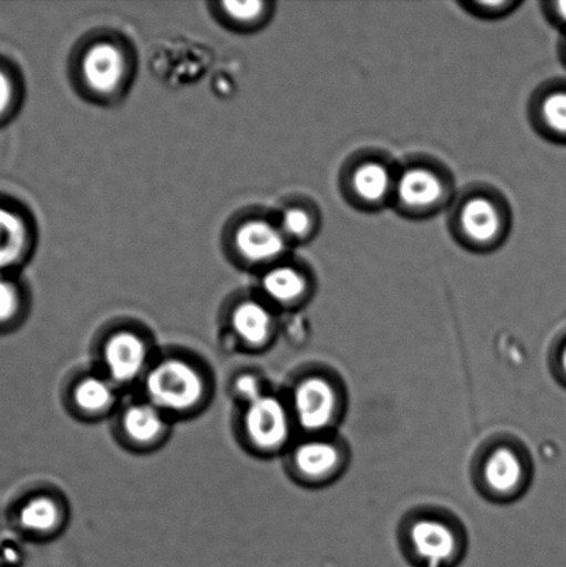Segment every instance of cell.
<instances>
[{
	"label": "cell",
	"instance_id": "6da1fadb",
	"mask_svg": "<svg viewBox=\"0 0 566 567\" xmlns=\"http://www.w3.org/2000/svg\"><path fill=\"white\" fill-rule=\"evenodd\" d=\"M146 391L155 408L181 413L196 408L203 399L204 381L192 364L172 359L150 372Z\"/></svg>",
	"mask_w": 566,
	"mask_h": 567
},
{
	"label": "cell",
	"instance_id": "7a4b0ae2",
	"mask_svg": "<svg viewBox=\"0 0 566 567\" xmlns=\"http://www.w3.org/2000/svg\"><path fill=\"white\" fill-rule=\"evenodd\" d=\"M247 435L255 446L263 450L279 449L290 435V422L279 400L263 396L248 404L246 413Z\"/></svg>",
	"mask_w": 566,
	"mask_h": 567
},
{
	"label": "cell",
	"instance_id": "3957f363",
	"mask_svg": "<svg viewBox=\"0 0 566 567\" xmlns=\"http://www.w3.org/2000/svg\"><path fill=\"white\" fill-rule=\"evenodd\" d=\"M126 63L119 47L110 42H100L88 49L83 55L81 72L92 92L110 94L120 87L124 80Z\"/></svg>",
	"mask_w": 566,
	"mask_h": 567
},
{
	"label": "cell",
	"instance_id": "277c9868",
	"mask_svg": "<svg viewBox=\"0 0 566 567\" xmlns=\"http://www.w3.org/2000/svg\"><path fill=\"white\" fill-rule=\"evenodd\" d=\"M235 247L247 262L266 265L275 262L285 254L287 237L280 227L268 220H248L238 227Z\"/></svg>",
	"mask_w": 566,
	"mask_h": 567
},
{
	"label": "cell",
	"instance_id": "5b68a950",
	"mask_svg": "<svg viewBox=\"0 0 566 567\" xmlns=\"http://www.w3.org/2000/svg\"><path fill=\"white\" fill-rule=\"evenodd\" d=\"M335 389L321 378H309L301 382L294 394V409L299 424L307 431L323 430L336 413Z\"/></svg>",
	"mask_w": 566,
	"mask_h": 567
},
{
	"label": "cell",
	"instance_id": "8992f818",
	"mask_svg": "<svg viewBox=\"0 0 566 567\" xmlns=\"http://www.w3.org/2000/svg\"><path fill=\"white\" fill-rule=\"evenodd\" d=\"M415 555L425 567H446L456 553V538L446 525L420 520L410 532Z\"/></svg>",
	"mask_w": 566,
	"mask_h": 567
},
{
	"label": "cell",
	"instance_id": "52a82bcc",
	"mask_svg": "<svg viewBox=\"0 0 566 567\" xmlns=\"http://www.w3.org/2000/svg\"><path fill=\"white\" fill-rule=\"evenodd\" d=\"M146 344L132 332H119L104 348V361L111 377L119 382H130L141 374L146 364Z\"/></svg>",
	"mask_w": 566,
	"mask_h": 567
},
{
	"label": "cell",
	"instance_id": "ba28073f",
	"mask_svg": "<svg viewBox=\"0 0 566 567\" xmlns=\"http://www.w3.org/2000/svg\"><path fill=\"white\" fill-rule=\"evenodd\" d=\"M399 202L412 210H430L442 202L445 186L441 177L426 168H409L397 183Z\"/></svg>",
	"mask_w": 566,
	"mask_h": 567
},
{
	"label": "cell",
	"instance_id": "9c48e42d",
	"mask_svg": "<svg viewBox=\"0 0 566 567\" xmlns=\"http://www.w3.org/2000/svg\"><path fill=\"white\" fill-rule=\"evenodd\" d=\"M460 227L471 243L490 246L501 236L503 219L497 205L490 198L475 197L460 210Z\"/></svg>",
	"mask_w": 566,
	"mask_h": 567
},
{
	"label": "cell",
	"instance_id": "30bf717a",
	"mask_svg": "<svg viewBox=\"0 0 566 567\" xmlns=\"http://www.w3.org/2000/svg\"><path fill=\"white\" fill-rule=\"evenodd\" d=\"M28 246L25 221L14 210L0 207V271L13 268Z\"/></svg>",
	"mask_w": 566,
	"mask_h": 567
},
{
	"label": "cell",
	"instance_id": "8fae6325",
	"mask_svg": "<svg viewBox=\"0 0 566 567\" xmlns=\"http://www.w3.org/2000/svg\"><path fill=\"white\" fill-rule=\"evenodd\" d=\"M231 324L244 342L260 344L269 338L271 316L263 303L247 300L237 306L233 313Z\"/></svg>",
	"mask_w": 566,
	"mask_h": 567
},
{
	"label": "cell",
	"instance_id": "7c38bea8",
	"mask_svg": "<svg viewBox=\"0 0 566 567\" xmlns=\"http://www.w3.org/2000/svg\"><path fill=\"white\" fill-rule=\"evenodd\" d=\"M122 425L131 441L148 444L163 435L165 422L154 404H137L126 410Z\"/></svg>",
	"mask_w": 566,
	"mask_h": 567
},
{
	"label": "cell",
	"instance_id": "4fadbf2b",
	"mask_svg": "<svg viewBox=\"0 0 566 567\" xmlns=\"http://www.w3.org/2000/svg\"><path fill=\"white\" fill-rule=\"evenodd\" d=\"M392 187L391 172L382 164L364 163L353 172V192L364 203L379 204L384 202Z\"/></svg>",
	"mask_w": 566,
	"mask_h": 567
},
{
	"label": "cell",
	"instance_id": "5bb4252c",
	"mask_svg": "<svg viewBox=\"0 0 566 567\" xmlns=\"http://www.w3.org/2000/svg\"><path fill=\"white\" fill-rule=\"evenodd\" d=\"M263 288L271 300L280 305L297 302L307 292L308 282L301 271L291 266H277L265 275Z\"/></svg>",
	"mask_w": 566,
	"mask_h": 567
},
{
	"label": "cell",
	"instance_id": "9a60e30c",
	"mask_svg": "<svg viewBox=\"0 0 566 567\" xmlns=\"http://www.w3.org/2000/svg\"><path fill=\"white\" fill-rule=\"evenodd\" d=\"M487 485L502 494L513 492L523 481V465L512 450L498 449L485 466Z\"/></svg>",
	"mask_w": 566,
	"mask_h": 567
},
{
	"label": "cell",
	"instance_id": "2e32d148",
	"mask_svg": "<svg viewBox=\"0 0 566 567\" xmlns=\"http://www.w3.org/2000/svg\"><path fill=\"white\" fill-rule=\"evenodd\" d=\"M340 455L335 446L326 442H308L298 447L296 465L302 475L325 477L337 468Z\"/></svg>",
	"mask_w": 566,
	"mask_h": 567
},
{
	"label": "cell",
	"instance_id": "e0dca14e",
	"mask_svg": "<svg viewBox=\"0 0 566 567\" xmlns=\"http://www.w3.org/2000/svg\"><path fill=\"white\" fill-rule=\"evenodd\" d=\"M22 529L32 533H48L58 526L60 511L49 497H35L22 505L19 515Z\"/></svg>",
	"mask_w": 566,
	"mask_h": 567
},
{
	"label": "cell",
	"instance_id": "ac0fdd59",
	"mask_svg": "<svg viewBox=\"0 0 566 567\" xmlns=\"http://www.w3.org/2000/svg\"><path fill=\"white\" fill-rule=\"evenodd\" d=\"M74 400L82 411L86 413H102L114 402L113 389L100 378H86L78 383Z\"/></svg>",
	"mask_w": 566,
	"mask_h": 567
},
{
	"label": "cell",
	"instance_id": "d6986e66",
	"mask_svg": "<svg viewBox=\"0 0 566 567\" xmlns=\"http://www.w3.org/2000/svg\"><path fill=\"white\" fill-rule=\"evenodd\" d=\"M542 118L557 135L566 136V92H554L543 100Z\"/></svg>",
	"mask_w": 566,
	"mask_h": 567
},
{
	"label": "cell",
	"instance_id": "ffe728a7",
	"mask_svg": "<svg viewBox=\"0 0 566 567\" xmlns=\"http://www.w3.org/2000/svg\"><path fill=\"white\" fill-rule=\"evenodd\" d=\"M266 4L258 2V0H247V2H230L222 3L224 14L236 24L249 25L263 19L265 14Z\"/></svg>",
	"mask_w": 566,
	"mask_h": 567
},
{
	"label": "cell",
	"instance_id": "44dd1931",
	"mask_svg": "<svg viewBox=\"0 0 566 567\" xmlns=\"http://www.w3.org/2000/svg\"><path fill=\"white\" fill-rule=\"evenodd\" d=\"M312 216L302 208H290L282 214L280 229L287 238L303 240L313 230Z\"/></svg>",
	"mask_w": 566,
	"mask_h": 567
},
{
	"label": "cell",
	"instance_id": "7402d4cb",
	"mask_svg": "<svg viewBox=\"0 0 566 567\" xmlns=\"http://www.w3.org/2000/svg\"><path fill=\"white\" fill-rule=\"evenodd\" d=\"M21 297L13 281L0 276V327L8 326L20 313Z\"/></svg>",
	"mask_w": 566,
	"mask_h": 567
},
{
	"label": "cell",
	"instance_id": "603a6c76",
	"mask_svg": "<svg viewBox=\"0 0 566 567\" xmlns=\"http://www.w3.org/2000/svg\"><path fill=\"white\" fill-rule=\"evenodd\" d=\"M14 99V86L10 76L3 70H0V118L8 114L11 103Z\"/></svg>",
	"mask_w": 566,
	"mask_h": 567
},
{
	"label": "cell",
	"instance_id": "cb8c5ba5",
	"mask_svg": "<svg viewBox=\"0 0 566 567\" xmlns=\"http://www.w3.org/2000/svg\"><path fill=\"white\" fill-rule=\"evenodd\" d=\"M237 392L247 400L248 404L255 402L264 394L260 393L259 383L251 375L241 377L236 383Z\"/></svg>",
	"mask_w": 566,
	"mask_h": 567
},
{
	"label": "cell",
	"instance_id": "d4e9b609",
	"mask_svg": "<svg viewBox=\"0 0 566 567\" xmlns=\"http://www.w3.org/2000/svg\"><path fill=\"white\" fill-rule=\"evenodd\" d=\"M518 3L514 2H478L473 3V9L478 11V14H484L487 17H497L503 13H507L508 10H512Z\"/></svg>",
	"mask_w": 566,
	"mask_h": 567
},
{
	"label": "cell",
	"instance_id": "484cf974",
	"mask_svg": "<svg viewBox=\"0 0 566 567\" xmlns=\"http://www.w3.org/2000/svg\"><path fill=\"white\" fill-rule=\"evenodd\" d=\"M554 8H556L557 19L566 25V2H557Z\"/></svg>",
	"mask_w": 566,
	"mask_h": 567
},
{
	"label": "cell",
	"instance_id": "4316f807",
	"mask_svg": "<svg viewBox=\"0 0 566 567\" xmlns=\"http://www.w3.org/2000/svg\"><path fill=\"white\" fill-rule=\"evenodd\" d=\"M562 365H563L564 374L566 375V344H565V348L563 350Z\"/></svg>",
	"mask_w": 566,
	"mask_h": 567
}]
</instances>
